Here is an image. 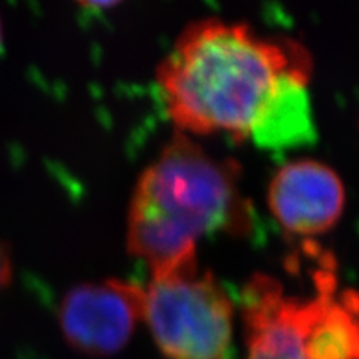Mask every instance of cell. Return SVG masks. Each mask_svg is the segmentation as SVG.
Here are the masks:
<instances>
[{
    "instance_id": "cell-6",
    "label": "cell",
    "mask_w": 359,
    "mask_h": 359,
    "mask_svg": "<svg viewBox=\"0 0 359 359\" xmlns=\"http://www.w3.org/2000/svg\"><path fill=\"white\" fill-rule=\"evenodd\" d=\"M244 359H306L298 330V298L282 283L255 274L241 290Z\"/></svg>"
},
{
    "instance_id": "cell-4",
    "label": "cell",
    "mask_w": 359,
    "mask_h": 359,
    "mask_svg": "<svg viewBox=\"0 0 359 359\" xmlns=\"http://www.w3.org/2000/svg\"><path fill=\"white\" fill-rule=\"evenodd\" d=\"M57 316L71 349L90 358L112 356L144 319V286L114 277L76 285L63 295Z\"/></svg>"
},
{
    "instance_id": "cell-7",
    "label": "cell",
    "mask_w": 359,
    "mask_h": 359,
    "mask_svg": "<svg viewBox=\"0 0 359 359\" xmlns=\"http://www.w3.org/2000/svg\"><path fill=\"white\" fill-rule=\"evenodd\" d=\"M316 295L298 298V330L306 359H359V294H337L335 277L320 271Z\"/></svg>"
},
{
    "instance_id": "cell-10",
    "label": "cell",
    "mask_w": 359,
    "mask_h": 359,
    "mask_svg": "<svg viewBox=\"0 0 359 359\" xmlns=\"http://www.w3.org/2000/svg\"><path fill=\"white\" fill-rule=\"evenodd\" d=\"M4 47V25H2V18H0V50Z\"/></svg>"
},
{
    "instance_id": "cell-1",
    "label": "cell",
    "mask_w": 359,
    "mask_h": 359,
    "mask_svg": "<svg viewBox=\"0 0 359 359\" xmlns=\"http://www.w3.org/2000/svg\"><path fill=\"white\" fill-rule=\"evenodd\" d=\"M294 72H311L310 55L297 41L207 17L182 30L157 65L156 81L178 130H223L244 140L280 78Z\"/></svg>"
},
{
    "instance_id": "cell-8",
    "label": "cell",
    "mask_w": 359,
    "mask_h": 359,
    "mask_svg": "<svg viewBox=\"0 0 359 359\" xmlns=\"http://www.w3.org/2000/svg\"><path fill=\"white\" fill-rule=\"evenodd\" d=\"M310 74H286L277 83L257 117L249 137L269 149L294 147L310 142L314 128L311 99L307 92Z\"/></svg>"
},
{
    "instance_id": "cell-3",
    "label": "cell",
    "mask_w": 359,
    "mask_h": 359,
    "mask_svg": "<svg viewBox=\"0 0 359 359\" xmlns=\"http://www.w3.org/2000/svg\"><path fill=\"white\" fill-rule=\"evenodd\" d=\"M235 304L198 262L151 276L144 286V319L166 359H229Z\"/></svg>"
},
{
    "instance_id": "cell-2",
    "label": "cell",
    "mask_w": 359,
    "mask_h": 359,
    "mask_svg": "<svg viewBox=\"0 0 359 359\" xmlns=\"http://www.w3.org/2000/svg\"><path fill=\"white\" fill-rule=\"evenodd\" d=\"M240 166L216 159L175 130L133 187L128 215L129 252L159 276L198 262L196 244L217 229L243 233L250 207L238 190Z\"/></svg>"
},
{
    "instance_id": "cell-9",
    "label": "cell",
    "mask_w": 359,
    "mask_h": 359,
    "mask_svg": "<svg viewBox=\"0 0 359 359\" xmlns=\"http://www.w3.org/2000/svg\"><path fill=\"white\" fill-rule=\"evenodd\" d=\"M13 278V259L6 244L0 240V295L9 286Z\"/></svg>"
},
{
    "instance_id": "cell-5",
    "label": "cell",
    "mask_w": 359,
    "mask_h": 359,
    "mask_svg": "<svg viewBox=\"0 0 359 359\" xmlns=\"http://www.w3.org/2000/svg\"><path fill=\"white\" fill-rule=\"evenodd\" d=\"M346 190L340 175L327 163L295 159L280 166L268 186V205L285 229L316 235L340 219Z\"/></svg>"
}]
</instances>
